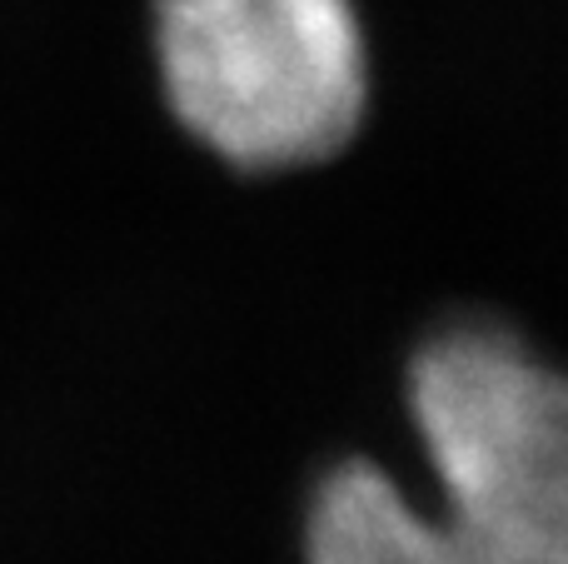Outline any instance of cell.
Listing matches in <instances>:
<instances>
[{
  "label": "cell",
  "mask_w": 568,
  "mask_h": 564,
  "mask_svg": "<svg viewBox=\"0 0 568 564\" xmlns=\"http://www.w3.org/2000/svg\"><path fill=\"white\" fill-rule=\"evenodd\" d=\"M409 410L464 564H568V375L494 320L424 340Z\"/></svg>",
  "instance_id": "cell-1"
},
{
  "label": "cell",
  "mask_w": 568,
  "mask_h": 564,
  "mask_svg": "<svg viewBox=\"0 0 568 564\" xmlns=\"http://www.w3.org/2000/svg\"><path fill=\"white\" fill-rule=\"evenodd\" d=\"M155 60L175 120L240 170L314 165L369 105L354 0H155Z\"/></svg>",
  "instance_id": "cell-2"
},
{
  "label": "cell",
  "mask_w": 568,
  "mask_h": 564,
  "mask_svg": "<svg viewBox=\"0 0 568 564\" xmlns=\"http://www.w3.org/2000/svg\"><path fill=\"white\" fill-rule=\"evenodd\" d=\"M304 535L310 564H464L434 505L364 460L324 475Z\"/></svg>",
  "instance_id": "cell-3"
}]
</instances>
